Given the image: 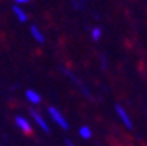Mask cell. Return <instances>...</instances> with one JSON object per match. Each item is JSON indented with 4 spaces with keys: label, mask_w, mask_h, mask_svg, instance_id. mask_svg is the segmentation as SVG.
I'll return each mask as SVG.
<instances>
[{
    "label": "cell",
    "mask_w": 147,
    "mask_h": 146,
    "mask_svg": "<svg viewBox=\"0 0 147 146\" xmlns=\"http://www.w3.org/2000/svg\"><path fill=\"white\" fill-rule=\"evenodd\" d=\"M48 114H50V117L58 124L61 129H64V130L69 129V123H67V120L64 118V115H63L55 107H50V108H48Z\"/></svg>",
    "instance_id": "obj_1"
},
{
    "label": "cell",
    "mask_w": 147,
    "mask_h": 146,
    "mask_svg": "<svg viewBox=\"0 0 147 146\" xmlns=\"http://www.w3.org/2000/svg\"><path fill=\"white\" fill-rule=\"evenodd\" d=\"M115 111H117V114H118V117H119V120L122 121V124L127 129H133V123H131V118H130V115L127 114V111H125L121 105H117L115 107Z\"/></svg>",
    "instance_id": "obj_2"
},
{
    "label": "cell",
    "mask_w": 147,
    "mask_h": 146,
    "mask_svg": "<svg viewBox=\"0 0 147 146\" xmlns=\"http://www.w3.org/2000/svg\"><path fill=\"white\" fill-rule=\"evenodd\" d=\"M15 123H16L18 129H20L24 133H31V132H32L31 123H29L25 117H22V115H16V117H15Z\"/></svg>",
    "instance_id": "obj_3"
},
{
    "label": "cell",
    "mask_w": 147,
    "mask_h": 146,
    "mask_svg": "<svg viewBox=\"0 0 147 146\" xmlns=\"http://www.w3.org/2000/svg\"><path fill=\"white\" fill-rule=\"evenodd\" d=\"M29 113H31L32 118L35 120V123L38 124V126H39L41 129H42V130H44L45 133H48V132H50V127H48V123H47V121H45V120L42 118V115H41L39 113H36L35 110H31Z\"/></svg>",
    "instance_id": "obj_4"
},
{
    "label": "cell",
    "mask_w": 147,
    "mask_h": 146,
    "mask_svg": "<svg viewBox=\"0 0 147 146\" xmlns=\"http://www.w3.org/2000/svg\"><path fill=\"white\" fill-rule=\"evenodd\" d=\"M26 98L31 104H34V105H36V104L41 102V95L38 92H35L34 89H28L26 91Z\"/></svg>",
    "instance_id": "obj_5"
},
{
    "label": "cell",
    "mask_w": 147,
    "mask_h": 146,
    "mask_svg": "<svg viewBox=\"0 0 147 146\" xmlns=\"http://www.w3.org/2000/svg\"><path fill=\"white\" fill-rule=\"evenodd\" d=\"M13 13H15V16L18 18V20H19V22H26V20H28V15L22 10V9H20L19 6H13Z\"/></svg>",
    "instance_id": "obj_6"
},
{
    "label": "cell",
    "mask_w": 147,
    "mask_h": 146,
    "mask_svg": "<svg viewBox=\"0 0 147 146\" xmlns=\"http://www.w3.org/2000/svg\"><path fill=\"white\" fill-rule=\"evenodd\" d=\"M31 34H32V37L38 41V43H44V35H42V32H41L35 25L31 26Z\"/></svg>",
    "instance_id": "obj_7"
},
{
    "label": "cell",
    "mask_w": 147,
    "mask_h": 146,
    "mask_svg": "<svg viewBox=\"0 0 147 146\" xmlns=\"http://www.w3.org/2000/svg\"><path fill=\"white\" fill-rule=\"evenodd\" d=\"M79 134H80V137H83V139H90L92 132H90V129H89L88 126H82V127L79 129Z\"/></svg>",
    "instance_id": "obj_8"
},
{
    "label": "cell",
    "mask_w": 147,
    "mask_h": 146,
    "mask_svg": "<svg viewBox=\"0 0 147 146\" xmlns=\"http://www.w3.org/2000/svg\"><path fill=\"white\" fill-rule=\"evenodd\" d=\"M100 34H102L100 28H93V29H92V39H93V41H98V39L100 38Z\"/></svg>",
    "instance_id": "obj_9"
},
{
    "label": "cell",
    "mask_w": 147,
    "mask_h": 146,
    "mask_svg": "<svg viewBox=\"0 0 147 146\" xmlns=\"http://www.w3.org/2000/svg\"><path fill=\"white\" fill-rule=\"evenodd\" d=\"M15 2H16L18 5H22V3H28L29 0H15Z\"/></svg>",
    "instance_id": "obj_10"
},
{
    "label": "cell",
    "mask_w": 147,
    "mask_h": 146,
    "mask_svg": "<svg viewBox=\"0 0 147 146\" xmlns=\"http://www.w3.org/2000/svg\"><path fill=\"white\" fill-rule=\"evenodd\" d=\"M66 146H74V145H73V142L70 139H66Z\"/></svg>",
    "instance_id": "obj_11"
}]
</instances>
